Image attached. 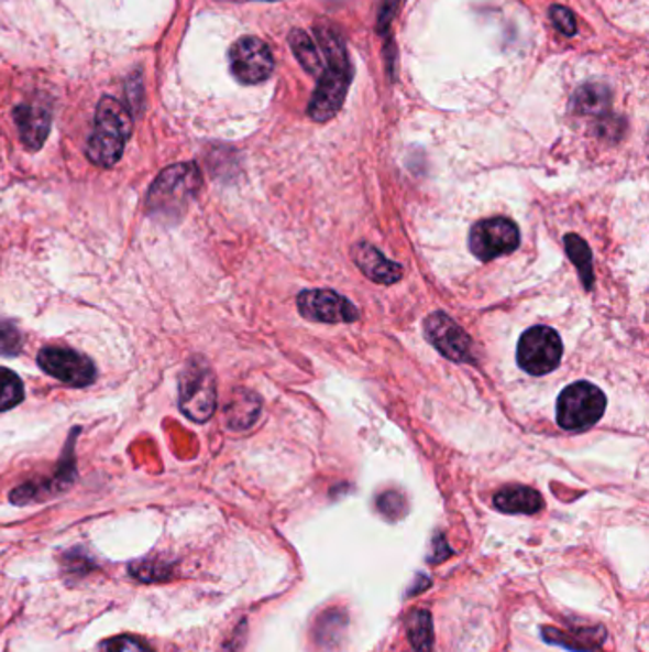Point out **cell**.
Wrapping results in <instances>:
<instances>
[{"label": "cell", "mask_w": 649, "mask_h": 652, "mask_svg": "<svg viewBox=\"0 0 649 652\" xmlns=\"http://www.w3.org/2000/svg\"><path fill=\"white\" fill-rule=\"evenodd\" d=\"M25 398L23 382L12 370L0 369V412L10 411Z\"/></svg>", "instance_id": "obj_21"}, {"label": "cell", "mask_w": 649, "mask_h": 652, "mask_svg": "<svg viewBox=\"0 0 649 652\" xmlns=\"http://www.w3.org/2000/svg\"><path fill=\"white\" fill-rule=\"evenodd\" d=\"M197 164L182 163L169 166L156 177L147 195V210L155 220L177 221L200 189Z\"/></svg>", "instance_id": "obj_1"}, {"label": "cell", "mask_w": 649, "mask_h": 652, "mask_svg": "<svg viewBox=\"0 0 649 652\" xmlns=\"http://www.w3.org/2000/svg\"><path fill=\"white\" fill-rule=\"evenodd\" d=\"M495 508L503 513H537L543 508V498L536 489L522 487V485H513L505 487L495 495Z\"/></svg>", "instance_id": "obj_16"}, {"label": "cell", "mask_w": 649, "mask_h": 652, "mask_svg": "<svg viewBox=\"0 0 649 652\" xmlns=\"http://www.w3.org/2000/svg\"><path fill=\"white\" fill-rule=\"evenodd\" d=\"M38 367L72 388H86L96 380V367L86 355L69 348H44L38 354Z\"/></svg>", "instance_id": "obj_8"}, {"label": "cell", "mask_w": 649, "mask_h": 652, "mask_svg": "<svg viewBox=\"0 0 649 652\" xmlns=\"http://www.w3.org/2000/svg\"><path fill=\"white\" fill-rule=\"evenodd\" d=\"M99 652H155L142 639L121 635L106 641Z\"/></svg>", "instance_id": "obj_25"}, {"label": "cell", "mask_w": 649, "mask_h": 652, "mask_svg": "<svg viewBox=\"0 0 649 652\" xmlns=\"http://www.w3.org/2000/svg\"><path fill=\"white\" fill-rule=\"evenodd\" d=\"M73 437L69 439V447H67L69 448L67 450V458H65V461H62L56 476L48 479V481L31 482V485H23L20 489H15L12 492V497H10L12 502L20 503V506H23V503L38 502V500H44V498L54 497V495L62 492V490L67 489L72 485L73 479H75V466H73L72 458Z\"/></svg>", "instance_id": "obj_13"}, {"label": "cell", "mask_w": 649, "mask_h": 652, "mask_svg": "<svg viewBox=\"0 0 649 652\" xmlns=\"http://www.w3.org/2000/svg\"><path fill=\"white\" fill-rule=\"evenodd\" d=\"M377 508H380V511H382L385 518L398 519L403 518L404 511H406V503H404V498L398 492H385L377 500Z\"/></svg>", "instance_id": "obj_26"}, {"label": "cell", "mask_w": 649, "mask_h": 652, "mask_svg": "<svg viewBox=\"0 0 649 652\" xmlns=\"http://www.w3.org/2000/svg\"><path fill=\"white\" fill-rule=\"evenodd\" d=\"M469 247L482 262H492L520 247V231L508 218H490L474 224L469 237Z\"/></svg>", "instance_id": "obj_7"}, {"label": "cell", "mask_w": 649, "mask_h": 652, "mask_svg": "<svg viewBox=\"0 0 649 652\" xmlns=\"http://www.w3.org/2000/svg\"><path fill=\"white\" fill-rule=\"evenodd\" d=\"M297 309L305 319L326 323V325L354 323L361 317L353 302L339 296L338 292L324 291V289L301 292L297 296Z\"/></svg>", "instance_id": "obj_10"}, {"label": "cell", "mask_w": 649, "mask_h": 652, "mask_svg": "<svg viewBox=\"0 0 649 652\" xmlns=\"http://www.w3.org/2000/svg\"><path fill=\"white\" fill-rule=\"evenodd\" d=\"M425 336L448 359L458 362H473V340L446 313L435 312L427 317Z\"/></svg>", "instance_id": "obj_11"}, {"label": "cell", "mask_w": 649, "mask_h": 652, "mask_svg": "<svg viewBox=\"0 0 649 652\" xmlns=\"http://www.w3.org/2000/svg\"><path fill=\"white\" fill-rule=\"evenodd\" d=\"M130 573H132L138 580H164V578H168L169 576V567L166 563H161V561H155V563H153V561H138V563H134V565L130 567Z\"/></svg>", "instance_id": "obj_24"}, {"label": "cell", "mask_w": 649, "mask_h": 652, "mask_svg": "<svg viewBox=\"0 0 649 652\" xmlns=\"http://www.w3.org/2000/svg\"><path fill=\"white\" fill-rule=\"evenodd\" d=\"M551 20L557 25L560 33L572 36L575 35V20H573L572 12L564 7H552L551 8Z\"/></svg>", "instance_id": "obj_27"}, {"label": "cell", "mask_w": 649, "mask_h": 652, "mask_svg": "<svg viewBox=\"0 0 649 652\" xmlns=\"http://www.w3.org/2000/svg\"><path fill=\"white\" fill-rule=\"evenodd\" d=\"M353 260L359 270L375 283L393 284L403 276V268L398 263L387 260L380 250L367 242L354 244Z\"/></svg>", "instance_id": "obj_15"}, {"label": "cell", "mask_w": 649, "mask_h": 652, "mask_svg": "<svg viewBox=\"0 0 649 652\" xmlns=\"http://www.w3.org/2000/svg\"><path fill=\"white\" fill-rule=\"evenodd\" d=\"M562 340L551 326H531L518 341V365L534 377H543L557 369L562 359Z\"/></svg>", "instance_id": "obj_6"}, {"label": "cell", "mask_w": 649, "mask_h": 652, "mask_svg": "<svg viewBox=\"0 0 649 652\" xmlns=\"http://www.w3.org/2000/svg\"><path fill=\"white\" fill-rule=\"evenodd\" d=\"M218 403L216 377L202 359L185 367L179 380V409L193 422H208Z\"/></svg>", "instance_id": "obj_5"}, {"label": "cell", "mask_w": 649, "mask_h": 652, "mask_svg": "<svg viewBox=\"0 0 649 652\" xmlns=\"http://www.w3.org/2000/svg\"><path fill=\"white\" fill-rule=\"evenodd\" d=\"M565 252L570 256V260H572L575 265H578L579 275L583 279V283H585L586 291H591L593 289V254H591V249H588V244H586L579 235H565Z\"/></svg>", "instance_id": "obj_18"}, {"label": "cell", "mask_w": 649, "mask_h": 652, "mask_svg": "<svg viewBox=\"0 0 649 652\" xmlns=\"http://www.w3.org/2000/svg\"><path fill=\"white\" fill-rule=\"evenodd\" d=\"M318 35L328 56V69L318 83L317 93L312 94L309 117L312 121L324 122L332 119L343 106L346 88L351 83V69H349V59L341 39L330 29L320 31Z\"/></svg>", "instance_id": "obj_2"}, {"label": "cell", "mask_w": 649, "mask_h": 652, "mask_svg": "<svg viewBox=\"0 0 649 652\" xmlns=\"http://www.w3.org/2000/svg\"><path fill=\"white\" fill-rule=\"evenodd\" d=\"M606 412V395L594 383L578 382L568 385L557 403L558 426L568 432H581L594 426Z\"/></svg>", "instance_id": "obj_4"}, {"label": "cell", "mask_w": 649, "mask_h": 652, "mask_svg": "<svg viewBox=\"0 0 649 652\" xmlns=\"http://www.w3.org/2000/svg\"><path fill=\"white\" fill-rule=\"evenodd\" d=\"M408 635L417 652H432V618L427 610L417 609L409 615Z\"/></svg>", "instance_id": "obj_19"}, {"label": "cell", "mask_w": 649, "mask_h": 652, "mask_svg": "<svg viewBox=\"0 0 649 652\" xmlns=\"http://www.w3.org/2000/svg\"><path fill=\"white\" fill-rule=\"evenodd\" d=\"M289 44H292V51H294L297 59L301 62V65H304L307 72L318 73L322 69V59L318 56L311 36L307 35L305 31L296 29V31L289 35Z\"/></svg>", "instance_id": "obj_20"}, {"label": "cell", "mask_w": 649, "mask_h": 652, "mask_svg": "<svg viewBox=\"0 0 649 652\" xmlns=\"http://www.w3.org/2000/svg\"><path fill=\"white\" fill-rule=\"evenodd\" d=\"M23 348L20 328L12 320H0V355L15 357Z\"/></svg>", "instance_id": "obj_23"}, {"label": "cell", "mask_w": 649, "mask_h": 652, "mask_svg": "<svg viewBox=\"0 0 649 652\" xmlns=\"http://www.w3.org/2000/svg\"><path fill=\"white\" fill-rule=\"evenodd\" d=\"M607 101H609V96H607L606 88H602V86H585V88L579 90L578 98H575V107H578V111H581V113H601V111L606 109Z\"/></svg>", "instance_id": "obj_22"}, {"label": "cell", "mask_w": 649, "mask_h": 652, "mask_svg": "<svg viewBox=\"0 0 649 652\" xmlns=\"http://www.w3.org/2000/svg\"><path fill=\"white\" fill-rule=\"evenodd\" d=\"M547 643L564 646L573 652H598L602 643L606 641V628L598 624H570L568 630L558 628H543L541 630Z\"/></svg>", "instance_id": "obj_12"}, {"label": "cell", "mask_w": 649, "mask_h": 652, "mask_svg": "<svg viewBox=\"0 0 649 652\" xmlns=\"http://www.w3.org/2000/svg\"><path fill=\"white\" fill-rule=\"evenodd\" d=\"M231 69L242 85H260L267 80L275 69V59L267 44L255 36H244L231 48Z\"/></svg>", "instance_id": "obj_9"}, {"label": "cell", "mask_w": 649, "mask_h": 652, "mask_svg": "<svg viewBox=\"0 0 649 652\" xmlns=\"http://www.w3.org/2000/svg\"><path fill=\"white\" fill-rule=\"evenodd\" d=\"M132 134V117L127 106L114 98L99 101L94 121V132L88 140L86 155L101 169H109L121 161L128 138Z\"/></svg>", "instance_id": "obj_3"}, {"label": "cell", "mask_w": 649, "mask_h": 652, "mask_svg": "<svg viewBox=\"0 0 649 652\" xmlns=\"http://www.w3.org/2000/svg\"><path fill=\"white\" fill-rule=\"evenodd\" d=\"M257 414L260 399L248 391H239L227 409V422L233 430H246L254 424Z\"/></svg>", "instance_id": "obj_17"}, {"label": "cell", "mask_w": 649, "mask_h": 652, "mask_svg": "<svg viewBox=\"0 0 649 652\" xmlns=\"http://www.w3.org/2000/svg\"><path fill=\"white\" fill-rule=\"evenodd\" d=\"M14 117L22 142L29 150H41L50 132L48 107L41 104H23L15 107Z\"/></svg>", "instance_id": "obj_14"}]
</instances>
